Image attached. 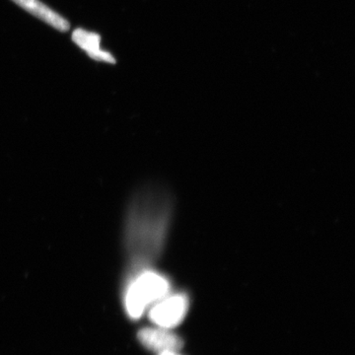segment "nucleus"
I'll list each match as a JSON object with an SVG mask.
<instances>
[{
  "label": "nucleus",
  "mask_w": 355,
  "mask_h": 355,
  "mask_svg": "<svg viewBox=\"0 0 355 355\" xmlns=\"http://www.w3.org/2000/svg\"><path fill=\"white\" fill-rule=\"evenodd\" d=\"M190 306L188 295L184 293H171L151 306L149 319L158 327L171 329L181 324Z\"/></svg>",
  "instance_id": "nucleus-3"
},
{
  "label": "nucleus",
  "mask_w": 355,
  "mask_h": 355,
  "mask_svg": "<svg viewBox=\"0 0 355 355\" xmlns=\"http://www.w3.org/2000/svg\"><path fill=\"white\" fill-rule=\"evenodd\" d=\"M172 212L171 196L159 186L146 187L132 198L125 227V246L130 256L128 277L150 268L162 254Z\"/></svg>",
  "instance_id": "nucleus-1"
},
{
  "label": "nucleus",
  "mask_w": 355,
  "mask_h": 355,
  "mask_svg": "<svg viewBox=\"0 0 355 355\" xmlns=\"http://www.w3.org/2000/svg\"><path fill=\"white\" fill-rule=\"evenodd\" d=\"M72 41L81 49L85 51L89 58L97 62H105L108 64H116V58L108 53L101 50V36L97 33L85 31L83 29H76L72 33Z\"/></svg>",
  "instance_id": "nucleus-5"
},
{
  "label": "nucleus",
  "mask_w": 355,
  "mask_h": 355,
  "mask_svg": "<svg viewBox=\"0 0 355 355\" xmlns=\"http://www.w3.org/2000/svg\"><path fill=\"white\" fill-rule=\"evenodd\" d=\"M12 1L58 31H69L70 27L69 21L64 19L60 14L51 10L50 7L44 6L40 0H12Z\"/></svg>",
  "instance_id": "nucleus-6"
},
{
  "label": "nucleus",
  "mask_w": 355,
  "mask_h": 355,
  "mask_svg": "<svg viewBox=\"0 0 355 355\" xmlns=\"http://www.w3.org/2000/svg\"><path fill=\"white\" fill-rule=\"evenodd\" d=\"M159 355H179L177 354V352H161Z\"/></svg>",
  "instance_id": "nucleus-7"
},
{
  "label": "nucleus",
  "mask_w": 355,
  "mask_h": 355,
  "mask_svg": "<svg viewBox=\"0 0 355 355\" xmlns=\"http://www.w3.org/2000/svg\"><path fill=\"white\" fill-rule=\"evenodd\" d=\"M171 292V282L151 268L128 277L125 292V305L128 316L139 319L150 307Z\"/></svg>",
  "instance_id": "nucleus-2"
},
{
  "label": "nucleus",
  "mask_w": 355,
  "mask_h": 355,
  "mask_svg": "<svg viewBox=\"0 0 355 355\" xmlns=\"http://www.w3.org/2000/svg\"><path fill=\"white\" fill-rule=\"evenodd\" d=\"M139 342L147 349L157 352H178L183 347V340L169 329L146 328L139 333Z\"/></svg>",
  "instance_id": "nucleus-4"
}]
</instances>
